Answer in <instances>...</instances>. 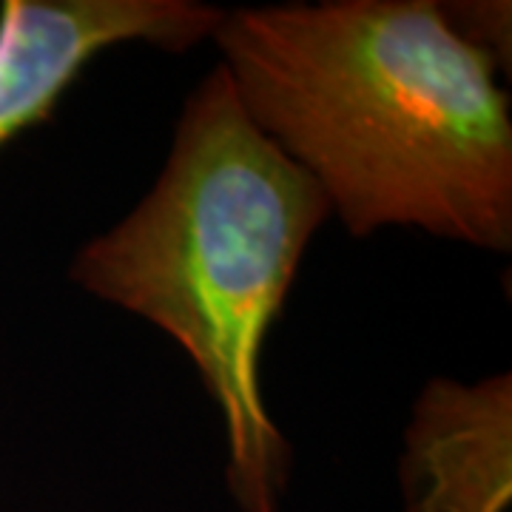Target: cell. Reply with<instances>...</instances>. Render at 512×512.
<instances>
[{"instance_id":"3","label":"cell","mask_w":512,"mask_h":512,"mask_svg":"<svg viewBox=\"0 0 512 512\" xmlns=\"http://www.w3.org/2000/svg\"><path fill=\"white\" fill-rule=\"evenodd\" d=\"M225 9L200 0H6L0 3V148L52 120L100 52L148 43L185 52L214 37Z\"/></svg>"},{"instance_id":"5","label":"cell","mask_w":512,"mask_h":512,"mask_svg":"<svg viewBox=\"0 0 512 512\" xmlns=\"http://www.w3.org/2000/svg\"><path fill=\"white\" fill-rule=\"evenodd\" d=\"M447 20L456 26L458 35H464L478 49L495 57V63L507 66L510 60V3H487V0H470V3H441Z\"/></svg>"},{"instance_id":"2","label":"cell","mask_w":512,"mask_h":512,"mask_svg":"<svg viewBox=\"0 0 512 512\" xmlns=\"http://www.w3.org/2000/svg\"><path fill=\"white\" fill-rule=\"evenodd\" d=\"M330 217L319 185L248 120L222 66L197 83L154 185L69 279L146 319L194 362L225 430L239 512H279L293 450L262 393V348Z\"/></svg>"},{"instance_id":"1","label":"cell","mask_w":512,"mask_h":512,"mask_svg":"<svg viewBox=\"0 0 512 512\" xmlns=\"http://www.w3.org/2000/svg\"><path fill=\"white\" fill-rule=\"evenodd\" d=\"M248 120L353 237L419 228L512 248V120L501 66L433 0L225 12L211 37Z\"/></svg>"},{"instance_id":"4","label":"cell","mask_w":512,"mask_h":512,"mask_svg":"<svg viewBox=\"0 0 512 512\" xmlns=\"http://www.w3.org/2000/svg\"><path fill=\"white\" fill-rule=\"evenodd\" d=\"M399 481L404 512L510 510V373L424 384L404 430Z\"/></svg>"}]
</instances>
